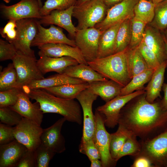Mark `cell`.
Wrapping results in <instances>:
<instances>
[{"mask_svg": "<svg viewBox=\"0 0 167 167\" xmlns=\"http://www.w3.org/2000/svg\"><path fill=\"white\" fill-rule=\"evenodd\" d=\"M141 140L153 138L167 129V110L160 101L148 102L146 92L129 102L122 109L118 124Z\"/></svg>", "mask_w": 167, "mask_h": 167, "instance_id": "cell-1", "label": "cell"}, {"mask_svg": "<svg viewBox=\"0 0 167 167\" xmlns=\"http://www.w3.org/2000/svg\"><path fill=\"white\" fill-rule=\"evenodd\" d=\"M30 98L37 102L44 113H55L65 118L66 121L81 125L82 122V109L75 99H67L56 96L44 89L22 88Z\"/></svg>", "mask_w": 167, "mask_h": 167, "instance_id": "cell-2", "label": "cell"}, {"mask_svg": "<svg viewBox=\"0 0 167 167\" xmlns=\"http://www.w3.org/2000/svg\"><path fill=\"white\" fill-rule=\"evenodd\" d=\"M126 49L105 57L97 58L88 62V65L104 77L123 87L131 80Z\"/></svg>", "mask_w": 167, "mask_h": 167, "instance_id": "cell-3", "label": "cell"}, {"mask_svg": "<svg viewBox=\"0 0 167 167\" xmlns=\"http://www.w3.org/2000/svg\"><path fill=\"white\" fill-rule=\"evenodd\" d=\"M107 7L102 0H89L74 6L72 16L77 20V30L94 27L105 18Z\"/></svg>", "mask_w": 167, "mask_h": 167, "instance_id": "cell-4", "label": "cell"}, {"mask_svg": "<svg viewBox=\"0 0 167 167\" xmlns=\"http://www.w3.org/2000/svg\"><path fill=\"white\" fill-rule=\"evenodd\" d=\"M139 141L141 151L138 156L147 157L154 167H167V129L153 138Z\"/></svg>", "mask_w": 167, "mask_h": 167, "instance_id": "cell-5", "label": "cell"}, {"mask_svg": "<svg viewBox=\"0 0 167 167\" xmlns=\"http://www.w3.org/2000/svg\"><path fill=\"white\" fill-rule=\"evenodd\" d=\"M12 60L17 75L16 88H22L35 80L44 78L37 66L36 57L18 52Z\"/></svg>", "mask_w": 167, "mask_h": 167, "instance_id": "cell-6", "label": "cell"}, {"mask_svg": "<svg viewBox=\"0 0 167 167\" xmlns=\"http://www.w3.org/2000/svg\"><path fill=\"white\" fill-rule=\"evenodd\" d=\"M39 22L37 19L27 18L16 21L17 36L12 43L18 52L36 57L31 44L38 31Z\"/></svg>", "mask_w": 167, "mask_h": 167, "instance_id": "cell-7", "label": "cell"}, {"mask_svg": "<svg viewBox=\"0 0 167 167\" xmlns=\"http://www.w3.org/2000/svg\"><path fill=\"white\" fill-rule=\"evenodd\" d=\"M146 92L145 88L125 95H118L101 106L96 110L103 116L105 126L113 128L118 124L122 109L135 97Z\"/></svg>", "mask_w": 167, "mask_h": 167, "instance_id": "cell-8", "label": "cell"}, {"mask_svg": "<svg viewBox=\"0 0 167 167\" xmlns=\"http://www.w3.org/2000/svg\"><path fill=\"white\" fill-rule=\"evenodd\" d=\"M43 130L41 125L23 117L19 123L14 126L15 139L28 150L34 151L41 144Z\"/></svg>", "mask_w": 167, "mask_h": 167, "instance_id": "cell-9", "label": "cell"}, {"mask_svg": "<svg viewBox=\"0 0 167 167\" xmlns=\"http://www.w3.org/2000/svg\"><path fill=\"white\" fill-rule=\"evenodd\" d=\"M102 32L95 27L77 30L74 40L87 62L97 58L99 39Z\"/></svg>", "mask_w": 167, "mask_h": 167, "instance_id": "cell-10", "label": "cell"}, {"mask_svg": "<svg viewBox=\"0 0 167 167\" xmlns=\"http://www.w3.org/2000/svg\"><path fill=\"white\" fill-rule=\"evenodd\" d=\"M94 114L95 129L93 139L100 154L102 167L115 166L117 162L113 159L110 152V134L105 128L104 118L102 115L96 109Z\"/></svg>", "mask_w": 167, "mask_h": 167, "instance_id": "cell-11", "label": "cell"}, {"mask_svg": "<svg viewBox=\"0 0 167 167\" xmlns=\"http://www.w3.org/2000/svg\"><path fill=\"white\" fill-rule=\"evenodd\" d=\"M41 8L37 0H20L11 6L3 3L0 6L1 13L5 19L16 21L27 18L40 19L42 17Z\"/></svg>", "mask_w": 167, "mask_h": 167, "instance_id": "cell-12", "label": "cell"}, {"mask_svg": "<svg viewBox=\"0 0 167 167\" xmlns=\"http://www.w3.org/2000/svg\"><path fill=\"white\" fill-rule=\"evenodd\" d=\"M139 0H123L108 9L106 16L94 27L104 31L110 27L134 17V8Z\"/></svg>", "mask_w": 167, "mask_h": 167, "instance_id": "cell-13", "label": "cell"}, {"mask_svg": "<svg viewBox=\"0 0 167 167\" xmlns=\"http://www.w3.org/2000/svg\"><path fill=\"white\" fill-rule=\"evenodd\" d=\"M98 96L86 89L81 92L76 98L81 106L83 114L81 141H85L93 139L95 129V121L92 106L93 102Z\"/></svg>", "mask_w": 167, "mask_h": 167, "instance_id": "cell-14", "label": "cell"}, {"mask_svg": "<svg viewBox=\"0 0 167 167\" xmlns=\"http://www.w3.org/2000/svg\"><path fill=\"white\" fill-rule=\"evenodd\" d=\"M74 6L65 10H53L49 14L42 16L38 19L39 22L44 26L57 25L65 29L71 37L74 38L77 29L72 21Z\"/></svg>", "mask_w": 167, "mask_h": 167, "instance_id": "cell-15", "label": "cell"}, {"mask_svg": "<svg viewBox=\"0 0 167 167\" xmlns=\"http://www.w3.org/2000/svg\"><path fill=\"white\" fill-rule=\"evenodd\" d=\"M66 121L64 117L60 118L50 127L43 129L41 136V143L56 153H62L66 149L65 140L61 133Z\"/></svg>", "mask_w": 167, "mask_h": 167, "instance_id": "cell-16", "label": "cell"}, {"mask_svg": "<svg viewBox=\"0 0 167 167\" xmlns=\"http://www.w3.org/2000/svg\"><path fill=\"white\" fill-rule=\"evenodd\" d=\"M59 43L76 47L74 40L68 38L60 27L51 25L49 28H45L39 23L38 32L32 42L31 47H38L47 44Z\"/></svg>", "mask_w": 167, "mask_h": 167, "instance_id": "cell-17", "label": "cell"}, {"mask_svg": "<svg viewBox=\"0 0 167 167\" xmlns=\"http://www.w3.org/2000/svg\"><path fill=\"white\" fill-rule=\"evenodd\" d=\"M40 57H51L69 56L76 59L79 63L88 65L81 52L77 47L62 43H50L38 47Z\"/></svg>", "mask_w": 167, "mask_h": 167, "instance_id": "cell-18", "label": "cell"}, {"mask_svg": "<svg viewBox=\"0 0 167 167\" xmlns=\"http://www.w3.org/2000/svg\"><path fill=\"white\" fill-rule=\"evenodd\" d=\"M30 98L22 89L19 95L16 103L10 107L23 118L31 120L41 125L44 113L39 104L36 101L32 103Z\"/></svg>", "mask_w": 167, "mask_h": 167, "instance_id": "cell-19", "label": "cell"}, {"mask_svg": "<svg viewBox=\"0 0 167 167\" xmlns=\"http://www.w3.org/2000/svg\"><path fill=\"white\" fill-rule=\"evenodd\" d=\"M156 55L161 64L167 60L163 34L149 24L145 28L142 41Z\"/></svg>", "mask_w": 167, "mask_h": 167, "instance_id": "cell-20", "label": "cell"}, {"mask_svg": "<svg viewBox=\"0 0 167 167\" xmlns=\"http://www.w3.org/2000/svg\"><path fill=\"white\" fill-rule=\"evenodd\" d=\"M28 150L15 139L8 143L0 145V167H16Z\"/></svg>", "mask_w": 167, "mask_h": 167, "instance_id": "cell-21", "label": "cell"}, {"mask_svg": "<svg viewBox=\"0 0 167 167\" xmlns=\"http://www.w3.org/2000/svg\"><path fill=\"white\" fill-rule=\"evenodd\" d=\"M37 62L39 69L43 75L50 72L62 74L68 67L79 63L76 59L69 56L51 57L42 56L40 57Z\"/></svg>", "mask_w": 167, "mask_h": 167, "instance_id": "cell-22", "label": "cell"}, {"mask_svg": "<svg viewBox=\"0 0 167 167\" xmlns=\"http://www.w3.org/2000/svg\"><path fill=\"white\" fill-rule=\"evenodd\" d=\"M167 60L161 63L156 68L147 86L145 88L146 99L150 103H153L161 97V92L163 87Z\"/></svg>", "mask_w": 167, "mask_h": 167, "instance_id": "cell-23", "label": "cell"}, {"mask_svg": "<svg viewBox=\"0 0 167 167\" xmlns=\"http://www.w3.org/2000/svg\"><path fill=\"white\" fill-rule=\"evenodd\" d=\"M63 73L70 77L79 79L89 84L108 80L88 65L84 64L79 63L76 65L70 66L65 70Z\"/></svg>", "mask_w": 167, "mask_h": 167, "instance_id": "cell-24", "label": "cell"}, {"mask_svg": "<svg viewBox=\"0 0 167 167\" xmlns=\"http://www.w3.org/2000/svg\"><path fill=\"white\" fill-rule=\"evenodd\" d=\"M121 23L103 31L99 39L97 58L105 57L115 53L116 36Z\"/></svg>", "mask_w": 167, "mask_h": 167, "instance_id": "cell-25", "label": "cell"}, {"mask_svg": "<svg viewBox=\"0 0 167 167\" xmlns=\"http://www.w3.org/2000/svg\"><path fill=\"white\" fill-rule=\"evenodd\" d=\"M122 88L114 81L107 80L89 84L87 89L106 102L119 95Z\"/></svg>", "mask_w": 167, "mask_h": 167, "instance_id": "cell-26", "label": "cell"}, {"mask_svg": "<svg viewBox=\"0 0 167 167\" xmlns=\"http://www.w3.org/2000/svg\"><path fill=\"white\" fill-rule=\"evenodd\" d=\"M84 82L81 79L70 77L63 74H55L46 78L35 80L22 88L44 89L67 84H79Z\"/></svg>", "mask_w": 167, "mask_h": 167, "instance_id": "cell-27", "label": "cell"}, {"mask_svg": "<svg viewBox=\"0 0 167 167\" xmlns=\"http://www.w3.org/2000/svg\"><path fill=\"white\" fill-rule=\"evenodd\" d=\"M89 85L88 83L84 82L79 84H65L44 89L60 97L67 99H75L81 92L87 89Z\"/></svg>", "mask_w": 167, "mask_h": 167, "instance_id": "cell-28", "label": "cell"}, {"mask_svg": "<svg viewBox=\"0 0 167 167\" xmlns=\"http://www.w3.org/2000/svg\"><path fill=\"white\" fill-rule=\"evenodd\" d=\"M128 67L131 79L134 76L148 69L138 47L126 49Z\"/></svg>", "mask_w": 167, "mask_h": 167, "instance_id": "cell-29", "label": "cell"}, {"mask_svg": "<svg viewBox=\"0 0 167 167\" xmlns=\"http://www.w3.org/2000/svg\"><path fill=\"white\" fill-rule=\"evenodd\" d=\"M155 69H148L134 76L121 89L119 95L129 94L144 89V86L150 80Z\"/></svg>", "mask_w": 167, "mask_h": 167, "instance_id": "cell-30", "label": "cell"}, {"mask_svg": "<svg viewBox=\"0 0 167 167\" xmlns=\"http://www.w3.org/2000/svg\"><path fill=\"white\" fill-rule=\"evenodd\" d=\"M156 4L149 0H139L134 8V18L146 24L150 23L155 15Z\"/></svg>", "mask_w": 167, "mask_h": 167, "instance_id": "cell-31", "label": "cell"}, {"mask_svg": "<svg viewBox=\"0 0 167 167\" xmlns=\"http://www.w3.org/2000/svg\"><path fill=\"white\" fill-rule=\"evenodd\" d=\"M132 135L130 131L120 125H118L115 132L110 134V152L111 157L116 161L117 155L123 144L128 137Z\"/></svg>", "mask_w": 167, "mask_h": 167, "instance_id": "cell-32", "label": "cell"}, {"mask_svg": "<svg viewBox=\"0 0 167 167\" xmlns=\"http://www.w3.org/2000/svg\"><path fill=\"white\" fill-rule=\"evenodd\" d=\"M131 19L125 20L119 26L116 36L115 53L125 50L129 46L131 36Z\"/></svg>", "mask_w": 167, "mask_h": 167, "instance_id": "cell-33", "label": "cell"}, {"mask_svg": "<svg viewBox=\"0 0 167 167\" xmlns=\"http://www.w3.org/2000/svg\"><path fill=\"white\" fill-rule=\"evenodd\" d=\"M18 81L17 72L13 63H10L0 73V91L16 87Z\"/></svg>", "mask_w": 167, "mask_h": 167, "instance_id": "cell-34", "label": "cell"}, {"mask_svg": "<svg viewBox=\"0 0 167 167\" xmlns=\"http://www.w3.org/2000/svg\"><path fill=\"white\" fill-rule=\"evenodd\" d=\"M149 24L161 32L167 28V0L156 5L154 18Z\"/></svg>", "mask_w": 167, "mask_h": 167, "instance_id": "cell-35", "label": "cell"}, {"mask_svg": "<svg viewBox=\"0 0 167 167\" xmlns=\"http://www.w3.org/2000/svg\"><path fill=\"white\" fill-rule=\"evenodd\" d=\"M137 137L132 135L127 139L118 153L116 161L125 156L130 155L135 158L138 156L141 151V145Z\"/></svg>", "mask_w": 167, "mask_h": 167, "instance_id": "cell-36", "label": "cell"}, {"mask_svg": "<svg viewBox=\"0 0 167 167\" xmlns=\"http://www.w3.org/2000/svg\"><path fill=\"white\" fill-rule=\"evenodd\" d=\"M131 21V36L128 48L132 49L138 47L142 41L147 24L134 17Z\"/></svg>", "mask_w": 167, "mask_h": 167, "instance_id": "cell-37", "label": "cell"}, {"mask_svg": "<svg viewBox=\"0 0 167 167\" xmlns=\"http://www.w3.org/2000/svg\"><path fill=\"white\" fill-rule=\"evenodd\" d=\"M77 0H46L40 9L42 16L49 14L52 11L62 10L74 6Z\"/></svg>", "mask_w": 167, "mask_h": 167, "instance_id": "cell-38", "label": "cell"}, {"mask_svg": "<svg viewBox=\"0 0 167 167\" xmlns=\"http://www.w3.org/2000/svg\"><path fill=\"white\" fill-rule=\"evenodd\" d=\"M55 154L41 143L34 151L35 167H48Z\"/></svg>", "mask_w": 167, "mask_h": 167, "instance_id": "cell-39", "label": "cell"}, {"mask_svg": "<svg viewBox=\"0 0 167 167\" xmlns=\"http://www.w3.org/2000/svg\"><path fill=\"white\" fill-rule=\"evenodd\" d=\"M23 117L10 106L0 108V123L10 126L18 124Z\"/></svg>", "mask_w": 167, "mask_h": 167, "instance_id": "cell-40", "label": "cell"}, {"mask_svg": "<svg viewBox=\"0 0 167 167\" xmlns=\"http://www.w3.org/2000/svg\"><path fill=\"white\" fill-rule=\"evenodd\" d=\"M22 88H13L0 91V108L11 106L17 102L19 95Z\"/></svg>", "mask_w": 167, "mask_h": 167, "instance_id": "cell-41", "label": "cell"}, {"mask_svg": "<svg viewBox=\"0 0 167 167\" xmlns=\"http://www.w3.org/2000/svg\"><path fill=\"white\" fill-rule=\"evenodd\" d=\"M79 150L80 153L85 155L90 161L93 159L101 160L100 154L94 139L85 141H80Z\"/></svg>", "mask_w": 167, "mask_h": 167, "instance_id": "cell-42", "label": "cell"}, {"mask_svg": "<svg viewBox=\"0 0 167 167\" xmlns=\"http://www.w3.org/2000/svg\"><path fill=\"white\" fill-rule=\"evenodd\" d=\"M148 69H155L161 64L156 55L142 41L138 46Z\"/></svg>", "mask_w": 167, "mask_h": 167, "instance_id": "cell-43", "label": "cell"}, {"mask_svg": "<svg viewBox=\"0 0 167 167\" xmlns=\"http://www.w3.org/2000/svg\"><path fill=\"white\" fill-rule=\"evenodd\" d=\"M18 51L12 43L0 39V61L11 60L15 56Z\"/></svg>", "mask_w": 167, "mask_h": 167, "instance_id": "cell-44", "label": "cell"}, {"mask_svg": "<svg viewBox=\"0 0 167 167\" xmlns=\"http://www.w3.org/2000/svg\"><path fill=\"white\" fill-rule=\"evenodd\" d=\"M16 21L9 20L6 25L0 29V33L2 37L6 41L13 43L15 40L17 36Z\"/></svg>", "mask_w": 167, "mask_h": 167, "instance_id": "cell-45", "label": "cell"}, {"mask_svg": "<svg viewBox=\"0 0 167 167\" xmlns=\"http://www.w3.org/2000/svg\"><path fill=\"white\" fill-rule=\"evenodd\" d=\"M14 127L0 123V145L8 143L15 139Z\"/></svg>", "mask_w": 167, "mask_h": 167, "instance_id": "cell-46", "label": "cell"}, {"mask_svg": "<svg viewBox=\"0 0 167 167\" xmlns=\"http://www.w3.org/2000/svg\"><path fill=\"white\" fill-rule=\"evenodd\" d=\"M16 167H35L34 151L28 150Z\"/></svg>", "mask_w": 167, "mask_h": 167, "instance_id": "cell-47", "label": "cell"}, {"mask_svg": "<svg viewBox=\"0 0 167 167\" xmlns=\"http://www.w3.org/2000/svg\"><path fill=\"white\" fill-rule=\"evenodd\" d=\"M132 167H153V165L147 157L139 156L135 158L133 164L131 165Z\"/></svg>", "mask_w": 167, "mask_h": 167, "instance_id": "cell-48", "label": "cell"}, {"mask_svg": "<svg viewBox=\"0 0 167 167\" xmlns=\"http://www.w3.org/2000/svg\"><path fill=\"white\" fill-rule=\"evenodd\" d=\"M162 89L164 93V96L160 101V103L163 109L167 110V83L163 84Z\"/></svg>", "mask_w": 167, "mask_h": 167, "instance_id": "cell-49", "label": "cell"}, {"mask_svg": "<svg viewBox=\"0 0 167 167\" xmlns=\"http://www.w3.org/2000/svg\"><path fill=\"white\" fill-rule=\"evenodd\" d=\"M123 0H102L108 9L121 2Z\"/></svg>", "mask_w": 167, "mask_h": 167, "instance_id": "cell-50", "label": "cell"}, {"mask_svg": "<svg viewBox=\"0 0 167 167\" xmlns=\"http://www.w3.org/2000/svg\"><path fill=\"white\" fill-rule=\"evenodd\" d=\"M99 159H93L90 161L91 167H102V162Z\"/></svg>", "mask_w": 167, "mask_h": 167, "instance_id": "cell-51", "label": "cell"}, {"mask_svg": "<svg viewBox=\"0 0 167 167\" xmlns=\"http://www.w3.org/2000/svg\"><path fill=\"white\" fill-rule=\"evenodd\" d=\"M89 0H77L74 6L80 5Z\"/></svg>", "mask_w": 167, "mask_h": 167, "instance_id": "cell-52", "label": "cell"}, {"mask_svg": "<svg viewBox=\"0 0 167 167\" xmlns=\"http://www.w3.org/2000/svg\"><path fill=\"white\" fill-rule=\"evenodd\" d=\"M164 38V41L165 42V51H166V54L167 57V41H166V39H165V38L163 34Z\"/></svg>", "mask_w": 167, "mask_h": 167, "instance_id": "cell-53", "label": "cell"}, {"mask_svg": "<svg viewBox=\"0 0 167 167\" xmlns=\"http://www.w3.org/2000/svg\"><path fill=\"white\" fill-rule=\"evenodd\" d=\"M151 2H152L155 4H156L158 3L161 2L164 0H149Z\"/></svg>", "mask_w": 167, "mask_h": 167, "instance_id": "cell-54", "label": "cell"}, {"mask_svg": "<svg viewBox=\"0 0 167 167\" xmlns=\"http://www.w3.org/2000/svg\"><path fill=\"white\" fill-rule=\"evenodd\" d=\"M163 34L167 41V28L163 31Z\"/></svg>", "mask_w": 167, "mask_h": 167, "instance_id": "cell-55", "label": "cell"}, {"mask_svg": "<svg viewBox=\"0 0 167 167\" xmlns=\"http://www.w3.org/2000/svg\"><path fill=\"white\" fill-rule=\"evenodd\" d=\"M39 3V4L40 6L41 7L42 6V2H41V0H37Z\"/></svg>", "mask_w": 167, "mask_h": 167, "instance_id": "cell-56", "label": "cell"}, {"mask_svg": "<svg viewBox=\"0 0 167 167\" xmlns=\"http://www.w3.org/2000/svg\"><path fill=\"white\" fill-rule=\"evenodd\" d=\"M6 3H9L11 1V0H3Z\"/></svg>", "mask_w": 167, "mask_h": 167, "instance_id": "cell-57", "label": "cell"}]
</instances>
